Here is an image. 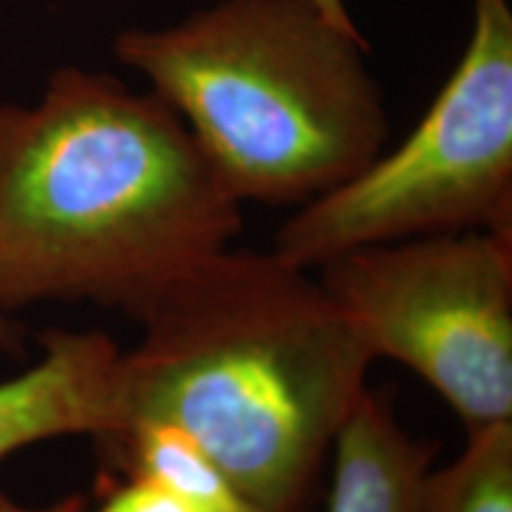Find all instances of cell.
Wrapping results in <instances>:
<instances>
[{
  "instance_id": "obj_7",
  "label": "cell",
  "mask_w": 512,
  "mask_h": 512,
  "mask_svg": "<svg viewBox=\"0 0 512 512\" xmlns=\"http://www.w3.org/2000/svg\"><path fill=\"white\" fill-rule=\"evenodd\" d=\"M434 453L403 430L387 396L366 389L332 444L328 512H420Z\"/></svg>"
},
{
  "instance_id": "obj_9",
  "label": "cell",
  "mask_w": 512,
  "mask_h": 512,
  "mask_svg": "<svg viewBox=\"0 0 512 512\" xmlns=\"http://www.w3.org/2000/svg\"><path fill=\"white\" fill-rule=\"evenodd\" d=\"M420 512H512V420L467 432L453 463L430 467Z\"/></svg>"
},
{
  "instance_id": "obj_10",
  "label": "cell",
  "mask_w": 512,
  "mask_h": 512,
  "mask_svg": "<svg viewBox=\"0 0 512 512\" xmlns=\"http://www.w3.org/2000/svg\"><path fill=\"white\" fill-rule=\"evenodd\" d=\"M98 491V508L86 512H190L171 491L145 477L102 475Z\"/></svg>"
},
{
  "instance_id": "obj_3",
  "label": "cell",
  "mask_w": 512,
  "mask_h": 512,
  "mask_svg": "<svg viewBox=\"0 0 512 512\" xmlns=\"http://www.w3.org/2000/svg\"><path fill=\"white\" fill-rule=\"evenodd\" d=\"M119 62L150 81L238 200H316L384 150L389 117L363 34L311 0H221L128 29Z\"/></svg>"
},
{
  "instance_id": "obj_6",
  "label": "cell",
  "mask_w": 512,
  "mask_h": 512,
  "mask_svg": "<svg viewBox=\"0 0 512 512\" xmlns=\"http://www.w3.org/2000/svg\"><path fill=\"white\" fill-rule=\"evenodd\" d=\"M43 358L0 382V463L19 448L69 434L119 430L121 349L102 332H48Z\"/></svg>"
},
{
  "instance_id": "obj_11",
  "label": "cell",
  "mask_w": 512,
  "mask_h": 512,
  "mask_svg": "<svg viewBox=\"0 0 512 512\" xmlns=\"http://www.w3.org/2000/svg\"><path fill=\"white\" fill-rule=\"evenodd\" d=\"M88 503L81 496H67L53 505H41V508H31V505H22L12 501L8 494L0 491V512H86Z\"/></svg>"
},
{
  "instance_id": "obj_2",
  "label": "cell",
  "mask_w": 512,
  "mask_h": 512,
  "mask_svg": "<svg viewBox=\"0 0 512 512\" xmlns=\"http://www.w3.org/2000/svg\"><path fill=\"white\" fill-rule=\"evenodd\" d=\"M311 273L226 247L159 292L121 351L117 432L176 427L254 510L304 512L375 361Z\"/></svg>"
},
{
  "instance_id": "obj_12",
  "label": "cell",
  "mask_w": 512,
  "mask_h": 512,
  "mask_svg": "<svg viewBox=\"0 0 512 512\" xmlns=\"http://www.w3.org/2000/svg\"><path fill=\"white\" fill-rule=\"evenodd\" d=\"M311 3L316 5L332 24H337L339 29L351 31V34H361L354 24V17H351V12L347 10V5H344V0H311Z\"/></svg>"
},
{
  "instance_id": "obj_4",
  "label": "cell",
  "mask_w": 512,
  "mask_h": 512,
  "mask_svg": "<svg viewBox=\"0 0 512 512\" xmlns=\"http://www.w3.org/2000/svg\"><path fill=\"white\" fill-rule=\"evenodd\" d=\"M458 230L512 233L508 0H475L465 53L420 124L354 178L302 204L275 233L273 252L316 271L349 249Z\"/></svg>"
},
{
  "instance_id": "obj_1",
  "label": "cell",
  "mask_w": 512,
  "mask_h": 512,
  "mask_svg": "<svg viewBox=\"0 0 512 512\" xmlns=\"http://www.w3.org/2000/svg\"><path fill=\"white\" fill-rule=\"evenodd\" d=\"M242 230L230 192L155 93L64 67L0 105V311L93 302L138 318Z\"/></svg>"
},
{
  "instance_id": "obj_5",
  "label": "cell",
  "mask_w": 512,
  "mask_h": 512,
  "mask_svg": "<svg viewBox=\"0 0 512 512\" xmlns=\"http://www.w3.org/2000/svg\"><path fill=\"white\" fill-rule=\"evenodd\" d=\"M316 271L375 361L418 373L467 432L512 420V233L358 247Z\"/></svg>"
},
{
  "instance_id": "obj_13",
  "label": "cell",
  "mask_w": 512,
  "mask_h": 512,
  "mask_svg": "<svg viewBox=\"0 0 512 512\" xmlns=\"http://www.w3.org/2000/svg\"><path fill=\"white\" fill-rule=\"evenodd\" d=\"M0 351L19 354V330L8 318V313L0 311Z\"/></svg>"
},
{
  "instance_id": "obj_8",
  "label": "cell",
  "mask_w": 512,
  "mask_h": 512,
  "mask_svg": "<svg viewBox=\"0 0 512 512\" xmlns=\"http://www.w3.org/2000/svg\"><path fill=\"white\" fill-rule=\"evenodd\" d=\"M98 444L105 475L152 479L190 512H259L226 472L176 427L138 422Z\"/></svg>"
}]
</instances>
